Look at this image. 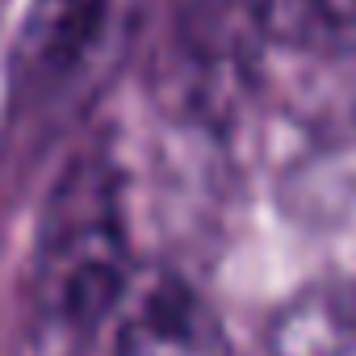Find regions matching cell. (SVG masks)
Masks as SVG:
<instances>
[{
  "label": "cell",
  "mask_w": 356,
  "mask_h": 356,
  "mask_svg": "<svg viewBox=\"0 0 356 356\" xmlns=\"http://www.w3.org/2000/svg\"><path fill=\"white\" fill-rule=\"evenodd\" d=\"M126 277L130 256L113 189L105 172H76L51 210L34 268V314L42 343L59 356H80L122 302Z\"/></svg>",
  "instance_id": "obj_1"
},
{
  "label": "cell",
  "mask_w": 356,
  "mask_h": 356,
  "mask_svg": "<svg viewBox=\"0 0 356 356\" xmlns=\"http://www.w3.org/2000/svg\"><path fill=\"white\" fill-rule=\"evenodd\" d=\"M113 356H231L218 314L181 281L155 285L118 331Z\"/></svg>",
  "instance_id": "obj_2"
},
{
  "label": "cell",
  "mask_w": 356,
  "mask_h": 356,
  "mask_svg": "<svg viewBox=\"0 0 356 356\" xmlns=\"http://www.w3.org/2000/svg\"><path fill=\"white\" fill-rule=\"evenodd\" d=\"M268 356H356V285H314L273 323Z\"/></svg>",
  "instance_id": "obj_3"
},
{
  "label": "cell",
  "mask_w": 356,
  "mask_h": 356,
  "mask_svg": "<svg viewBox=\"0 0 356 356\" xmlns=\"http://www.w3.org/2000/svg\"><path fill=\"white\" fill-rule=\"evenodd\" d=\"M109 0H34L22 55L34 72H63L97 38Z\"/></svg>",
  "instance_id": "obj_4"
},
{
  "label": "cell",
  "mask_w": 356,
  "mask_h": 356,
  "mask_svg": "<svg viewBox=\"0 0 356 356\" xmlns=\"http://www.w3.org/2000/svg\"><path fill=\"white\" fill-rule=\"evenodd\" d=\"M252 22L277 47L318 51L356 26V0H260Z\"/></svg>",
  "instance_id": "obj_5"
}]
</instances>
